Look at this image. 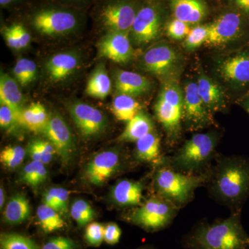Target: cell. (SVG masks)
I'll list each match as a JSON object with an SVG mask.
<instances>
[{
    "instance_id": "6da1fadb",
    "label": "cell",
    "mask_w": 249,
    "mask_h": 249,
    "mask_svg": "<svg viewBox=\"0 0 249 249\" xmlns=\"http://www.w3.org/2000/svg\"><path fill=\"white\" fill-rule=\"evenodd\" d=\"M210 194L232 212H242L249 196V160L242 156H231L217 160L209 171Z\"/></svg>"
},
{
    "instance_id": "7a4b0ae2",
    "label": "cell",
    "mask_w": 249,
    "mask_h": 249,
    "mask_svg": "<svg viewBox=\"0 0 249 249\" xmlns=\"http://www.w3.org/2000/svg\"><path fill=\"white\" fill-rule=\"evenodd\" d=\"M241 213L198 224L186 236L183 245L187 249H249V235L242 225Z\"/></svg>"
},
{
    "instance_id": "3957f363",
    "label": "cell",
    "mask_w": 249,
    "mask_h": 249,
    "mask_svg": "<svg viewBox=\"0 0 249 249\" xmlns=\"http://www.w3.org/2000/svg\"><path fill=\"white\" fill-rule=\"evenodd\" d=\"M209 172L192 175L174 169L165 160L156 171L154 186L157 196H161L178 209L193 199L195 192L207 183Z\"/></svg>"
},
{
    "instance_id": "277c9868",
    "label": "cell",
    "mask_w": 249,
    "mask_h": 249,
    "mask_svg": "<svg viewBox=\"0 0 249 249\" xmlns=\"http://www.w3.org/2000/svg\"><path fill=\"white\" fill-rule=\"evenodd\" d=\"M219 137L214 132L194 134L165 161L178 171L199 175L205 173L215 155ZM208 172V171H207Z\"/></svg>"
},
{
    "instance_id": "5b68a950",
    "label": "cell",
    "mask_w": 249,
    "mask_h": 249,
    "mask_svg": "<svg viewBox=\"0 0 249 249\" xmlns=\"http://www.w3.org/2000/svg\"><path fill=\"white\" fill-rule=\"evenodd\" d=\"M155 112L169 142H176L181 134L183 119V93L176 80H168L163 85L155 103Z\"/></svg>"
},
{
    "instance_id": "8992f818",
    "label": "cell",
    "mask_w": 249,
    "mask_h": 249,
    "mask_svg": "<svg viewBox=\"0 0 249 249\" xmlns=\"http://www.w3.org/2000/svg\"><path fill=\"white\" fill-rule=\"evenodd\" d=\"M178 210L161 196H154L129 213L127 219L147 231H159L171 224Z\"/></svg>"
},
{
    "instance_id": "52a82bcc",
    "label": "cell",
    "mask_w": 249,
    "mask_h": 249,
    "mask_svg": "<svg viewBox=\"0 0 249 249\" xmlns=\"http://www.w3.org/2000/svg\"><path fill=\"white\" fill-rule=\"evenodd\" d=\"M31 24L36 31L46 36L70 34L79 26L78 15L71 10L45 8L36 11L31 17Z\"/></svg>"
},
{
    "instance_id": "ba28073f",
    "label": "cell",
    "mask_w": 249,
    "mask_h": 249,
    "mask_svg": "<svg viewBox=\"0 0 249 249\" xmlns=\"http://www.w3.org/2000/svg\"><path fill=\"white\" fill-rule=\"evenodd\" d=\"M213 113L203 101L197 84L190 82L183 90V119L187 129L198 130L214 124Z\"/></svg>"
},
{
    "instance_id": "9c48e42d",
    "label": "cell",
    "mask_w": 249,
    "mask_h": 249,
    "mask_svg": "<svg viewBox=\"0 0 249 249\" xmlns=\"http://www.w3.org/2000/svg\"><path fill=\"white\" fill-rule=\"evenodd\" d=\"M138 11L125 0H109L100 10L99 19L108 32L129 34Z\"/></svg>"
},
{
    "instance_id": "30bf717a",
    "label": "cell",
    "mask_w": 249,
    "mask_h": 249,
    "mask_svg": "<svg viewBox=\"0 0 249 249\" xmlns=\"http://www.w3.org/2000/svg\"><path fill=\"white\" fill-rule=\"evenodd\" d=\"M42 134L53 144L57 155L64 164H67L73 157L75 143L70 127L59 114L51 115L50 120Z\"/></svg>"
},
{
    "instance_id": "8fae6325",
    "label": "cell",
    "mask_w": 249,
    "mask_h": 249,
    "mask_svg": "<svg viewBox=\"0 0 249 249\" xmlns=\"http://www.w3.org/2000/svg\"><path fill=\"white\" fill-rule=\"evenodd\" d=\"M209 25V35L206 43L208 45L219 47L243 35V21L237 13H227Z\"/></svg>"
},
{
    "instance_id": "7c38bea8",
    "label": "cell",
    "mask_w": 249,
    "mask_h": 249,
    "mask_svg": "<svg viewBox=\"0 0 249 249\" xmlns=\"http://www.w3.org/2000/svg\"><path fill=\"white\" fill-rule=\"evenodd\" d=\"M69 111L80 133L84 137L97 135L106 129V116L97 108L88 103H72Z\"/></svg>"
},
{
    "instance_id": "4fadbf2b",
    "label": "cell",
    "mask_w": 249,
    "mask_h": 249,
    "mask_svg": "<svg viewBox=\"0 0 249 249\" xmlns=\"http://www.w3.org/2000/svg\"><path fill=\"white\" fill-rule=\"evenodd\" d=\"M160 16L153 5L147 4L139 9L131 34L135 42L145 45L155 40L160 30Z\"/></svg>"
},
{
    "instance_id": "5bb4252c",
    "label": "cell",
    "mask_w": 249,
    "mask_h": 249,
    "mask_svg": "<svg viewBox=\"0 0 249 249\" xmlns=\"http://www.w3.org/2000/svg\"><path fill=\"white\" fill-rule=\"evenodd\" d=\"M178 55L169 45L153 46L142 55V66L145 71L159 76L170 74L178 63Z\"/></svg>"
},
{
    "instance_id": "9a60e30c",
    "label": "cell",
    "mask_w": 249,
    "mask_h": 249,
    "mask_svg": "<svg viewBox=\"0 0 249 249\" xmlns=\"http://www.w3.org/2000/svg\"><path fill=\"white\" fill-rule=\"evenodd\" d=\"M98 55L116 63L128 62L134 55L129 34L108 32L98 44Z\"/></svg>"
},
{
    "instance_id": "2e32d148",
    "label": "cell",
    "mask_w": 249,
    "mask_h": 249,
    "mask_svg": "<svg viewBox=\"0 0 249 249\" xmlns=\"http://www.w3.org/2000/svg\"><path fill=\"white\" fill-rule=\"evenodd\" d=\"M121 164V156L114 150L98 153L88 163L85 170L87 179L91 184L101 186L119 169Z\"/></svg>"
},
{
    "instance_id": "e0dca14e",
    "label": "cell",
    "mask_w": 249,
    "mask_h": 249,
    "mask_svg": "<svg viewBox=\"0 0 249 249\" xmlns=\"http://www.w3.org/2000/svg\"><path fill=\"white\" fill-rule=\"evenodd\" d=\"M221 77L237 88L249 85V52L244 51L224 59L218 65Z\"/></svg>"
},
{
    "instance_id": "ac0fdd59",
    "label": "cell",
    "mask_w": 249,
    "mask_h": 249,
    "mask_svg": "<svg viewBox=\"0 0 249 249\" xmlns=\"http://www.w3.org/2000/svg\"><path fill=\"white\" fill-rule=\"evenodd\" d=\"M79 62L78 54L63 52L49 59L46 64V70L52 81H62L74 73L79 66Z\"/></svg>"
},
{
    "instance_id": "d6986e66",
    "label": "cell",
    "mask_w": 249,
    "mask_h": 249,
    "mask_svg": "<svg viewBox=\"0 0 249 249\" xmlns=\"http://www.w3.org/2000/svg\"><path fill=\"white\" fill-rule=\"evenodd\" d=\"M114 84L118 92L129 96H141L151 88L150 80L134 72L119 70L114 75Z\"/></svg>"
},
{
    "instance_id": "ffe728a7",
    "label": "cell",
    "mask_w": 249,
    "mask_h": 249,
    "mask_svg": "<svg viewBox=\"0 0 249 249\" xmlns=\"http://www.w3.org/2000/svg\"><path fill=\"white\" fill-rule=\"evenodd\" d=\"M170 2L175 18L189 24L200 22L207 15L203 0H170Z\"/></svg>"
},
{
    "instance_id": "44dd1931",
    "label": "cell",
    "mask_w": 249,
    "mask_h": 249,
    "mask_svg": "<svg viewBox=\"0 0 249 249\" xmlns=\"http://www.w3.org/2000/svg\"><path fill=\"white\" fill-rule=\"evenodd\" d=\"M143 188V184L141 181L121 180L113 188L111 196L119 206L134 207L142 203Z\"/></svg>"
},
{
    "instance_id": "7402d4cb",
    "label": "cell",
    "mask_w": 249,
    "mask_h": 249,
    "mask_svg": "<svg viewBox=\"0 0 249 249\" xmlns=\"http://www.w3.org/2000/svg\"><path fill=\"white\" fill-rule=\"evenodd\" d=\"M196 84L203 101L213 114L224 110L226 107L225 97L222 88L217 83L202 74L199 76Z\"/></svg>"
},
{
    "instance_id": "603a6c76",
    "label": "cell",
    "mask_w": 249,
    "mask_h": 249,
    "mask_svg": "<svg viewBox=\"0 0 249 249\" xmlns=\"http://www.w3.org/2000/svg\"><path fill=\"white\" fill-rule=\"evenodd\" d=\"M50 118L51 115L42 103H32L23 108L19 116V124L31 132L42 133Z\"/></svg>"
},
{
    "instance_id": "cb8c5ba5",
    "label": "cell",
    "mask_w": 249,
    "mask_h": 249,
    "mask_svg": "<svg viewBox=\"0 0 249 249\" xmlns=\"http://www.w3.org/2000/svg\"><path fill=\"white\" fill-rule=\"evenodd\" d=\"M17 80L7 73L1 72L0 102L13 109L19 116L23 109L24 97Z\"/></svg>"
},
{
    "instance_id": "d4e9b609",
    "label": "cell",
    "mask_w": 249,
    "mask_h": 249,
    "mask_svg": "<svg viewBox=\"0 0 249 249\" xmlns=\"http://www.w3.org/2000/svg\"><path fill=\"white\" fill-rule=\"evenodd\" d=\"M153 131H155V124L151 118L142 111L132 120L127 123L125 128L118 137V141L122 142H137Z\"/></svg>"
},
{
    "instance_id": "484cf974",
    "label": "cell",
    "mask_w": 249,
    "mask_h": 249,
    "mask_svg": "<svg viewBox=\"0 0 249 249\" xmlns=\"http://www.w3.org/2000/svg\"><path fill=\"white\" fill-rule=\"evenodd\" d=\"M111 82L103 63L100 64L93 70L87 84L85 92L88 96L105 99L110 93Z\"/></svg>"
},
{
    "instance_id": "4316f807",
    "label": "cell",
    "mask_w": 249,
    "mask_h": 249,
    "mask_svg": "<svg viewBox=\"0 0 249 249\" xmlns=\"http://www.w3.org/2000/svg\"><path fill=\"white\" fill-rule=\"evenodd\" d=\"M111 110L118 120L127 123L142 111V106L133 96L119 93L111 102Z\"/></svg>"
},
{
    "instance_id": "83f0119b",
    "label": "cell",
    "mask_w": 249,
    "mask_h": 249,
    "mask_svg": "<svg viewBox=\"0 0 249 249\" xmlns=\"http://www.w3.org/2000/svg\"><path fill=\"white\" fill-rule=\"evenodd\" d=\"M31 214V207L25 196L18 194L13 196L5 207L3 219L6 224H19L25 222Z\"/></svg>"
},
{
    "instance_id": "f1b7e54d",
    "label": "cell",
    "mask_w": 249,
    "mask_h": 249,
    "mask_svg": "<svg viewBox=\"0 0 249 249\" xmlns=\"http://www.w3.org/2000/svg\"><path fill=\"white\" fill-rule=\"evenodd\" d=\"M135 157L142 162H154L160 157V138L155 131L136 142Z\"/></svg>"
},
{
    "instance_id": "f546056e",
    "label": "cell",
    "mask_w": 249,
    "mask_h": 249,
    "mask_svg": "<svg viewBox=\"0 0 249 249\" xmlns=\"http://www.w3.org/2000/svg\"><path fill=\"white\" fill-rule=\"evenodd\" d=\"M37 216L41 229L46 233L56 231L65 227V221L60 213L45 204L39 206Z\"/></svg>"
},
{
    "instance_id": "4dcf8cb0",
    "label": "cell",
    "mask_w": 249,
    "mask_h": 249,
    "mask_svg": "<svg viewBox=\"0 0 249 249\" xmlns=\"http://www.w3.org/2000/svg\"><path fill=\"white\" fill-rule=\"evenodd\" d=\"M45 164L37 160H32L24 167L20 175V181L28 186L37 187L45 182L47 170Z\"/></svg>"
},
{
    "instance_id": "1f68e13d",
    "label": "cell",
    "mask_w": 249,
    "mask_h": 249,
    "mask_svg": "<svg viewBox=\"0 0 249 249\" xmlns=\"http://www.w3.org/2000/svg\"><path fill=\"white\" fill-rule=\"evenodd\" d=\"M28 155L33 160H37L44 164H48L56 153L53 144L49 141H32L27 148Z\"/></svg>"
},
{
    "instance_id": "d6a6232c",
    "label": "cell",
    "mask_w": 249,
    "mask_h": 249,
    "mask_svg": "<svg viewBox=\"0 0 249 249\" xmlns=\"http://www.w3.org/2000/svg\"><path fill=\"white\" fill-rule=\"evenodd\" d=\"M14 78L22 86H27L36 79L37 67L35 62L28 58H19L13 70Z\"/></svg>"
},
{
    "instance_id": "836d02e7",
    "label": "cell",
    "mask_w": 249,
    "mask_h": 249,
    "mask_svg": "<svg viewBox=\"0 0 249 249\" xmlns=\"http://www.w3.org/2000/svg\"><path fill=\"white\" fill-rule=\"evenodd\" d=\"M1 249H39L29 237L17 233H5L0 238Z\"/></svg>"
},
{
    "instance_id": "e575fe53",
    "label": "cell",
    "mask_w": 249,
    "mask_h": 249,
    "mask_svg": "<svg viewBox=\"0 0 249 249\" xmlns=\"http://www.w3.org/2000/svg\"><path fill=\"white\" fill-rule=\"evenodd\" d=\"M70 213L80 227L89 224L94 218V211L86 201L78 199L72 204Z\"/></svg>"
},
{
    "instance_id": "d590c367",
    "label": "cell",
    "mask_w": 249,
    "mask_h": 249,
    "mask_svg": "<svg viewBox=\"0 0 249 249\" xmlns=\"http://www.w3.org/2000/svg\"><path fill=\"white\" fill-rule=\"evenodd\" d=\"M209 35V25H199L193 28L185 38L183 46L188 51H194L206 43Z\"/></svg>"
},
{
    "instance_id": "8d00e7d4",
    "label": "cell",
    "mask_w": 249,
    "mask_h": 249,
    "mask_svg": "<svg viewBox=\"0 0 249 249\" xmlns=\"http://www.w3.org/2000/svg\"><path fill=\"white\" fill-rule=\"evenodd\" d=\"M26 150L21 146H8L1 150L0 160L6 168L14 169L17 168L25 157Z\"/></svg>"
},
{
    "instance_id": "74e56055",
    "label": "cell",
    "mask_w": 249,
    "mask_h": 249,
    "mask_svg": "<svg viewBox=\"0 0 249 249\" xmlns=\"http://www.w3.org/2000/svg\"><path fill=\"white\" fill-rule=\"evenodd\" d=\"M104 230L105 227L100 223H89L85 230V240L89 245L98 247L104 240Z\"/></svg>"
},
{
    "instance_id": "f35d334b",
    "label": "cell",
    "mask_w": 249,
    "mask_h": 249,
    "mask_svg": "<svg viewBox=\"0 0 249 249\" xmlns=\"http://www.w3.org/2000/svg\"><path fill=\"white\" fill-rule=\"evenodd\" d=\"M190 25L191 24L175 18L167 25V34L174 40H182L183 38H186V36L191 31Z\"/></svg>"
},
{
    "instance_id": "ab89813d",
    "label": "cell",
    "mask_w": 249,
    "mask_h": 249,
    "mask_svg": "<svg viewBox=\"0 0 249 249\" xmlns=\"http://www.w3.org/2000/svg\"><path fill=\"white\" fill-rule=\"evenodd\" d=\"M47 192L53 199L56 211L62 214L68 213L70 193L66 189L62 188H52Z\"/></svg>"
},
{
    "instance_id": "60d3db41",
    "label": "cell",
    "mask_w": 249,
    "mask_h": 249,
    "mask_svg": "<svg viewBox=\"0 0 249 249\" xmlns=\"http://www.w3.org/2000/svg\"><path fill=\"white\" fill-rule=\"evenodd\" d=\"M0 125L6 130H12L19 124V116L6 105L0 106Z\"/></svg>"
},
{
    "instance_id": "b9f144b4",
    "label": "cell",
    "mask_w": 249,
    "mask_h": 249,
    "mask_svg": "<svg viewBox=\"0 0 249 249\" xmlns=\"http://www.w3.org/2000/svg\"><path fill=\"white\" fill-rule=\"evenodd\" d=\"M74 241L65 237H55L47 241L42 249H76Z\"/></svg>"
},
{
    "instance_id": "7bdbcfd3",
    "label": "cell",
    "mask_w": 249,
    "mask_h": 249,
    "mask_svg": "<svg viewBox=\"0 0 249 249\" xmlns=\"http://www.w3.org/2000/svg\"><path fill=\"white\" fill-rule=\"evenodd\" d=\"M122 231L115 223H109L105 227L104 241L108 245H114L120 241Z\"/></svg>"
},
{
    "instance_id": "ee69618b",
    "label": "cell",
    "mask_w": 249,
    "mask_h": 249,
    "mask_svg": "<svg viewBox=\"0 0 249 249\" xmlns=\"http://www.w3.org/2000/svg\"><path fill=\"white\" fill-rule=\"evenodd\" d=\"M10 27L19 40L21 48L22 49L27 47L30 44L31 36L27 29L21 24H13Z\"/></svg>"
},
{
    "instance_id": "f6af8a7d",
    "label": "cell",
    "mask_w": 249,
    "mask_h": 249,
    "mask_svg": "<svg viewBox=\"0 0 249 249\" xmlns=\"http://www.w3.org/2000/svg\"><path fill=\"white\" fill-rule=\"evenodd\" d=\"M1 34H2L5 42H6L8 47L15 49V50H21L22 49L19 40H18L16 35H15L14 31L11 29L10 25L2 28Z\"/></svg>"
},
{
    "instance_id": "bcb514c9",
    "label": "cell",
    "mask_w": 249,
    "mask_h": 249,
    "mask_svg": "<svg viewBox=\"0 0 249 249\" xmlns=\"http://www.w3.org/2000/svg\"><path fill=\"white\" fill-rule=\"evenodd\" d=\"M234 2L242 12L249 15V0H234Z\"/></svg>"
},
{
    "instance_id": "7dc6e473",
    "label": "cell",
    "mask_w": 249,
    "mask_h": 249,
    "mask_svg": "<svg viewBox=\"0 0 249 249\" xmlns=\"http://www.w3.org/2000/svg\"><path fill=\"white\" fill-rule=\"evenodd\" d=\"M20 1H22V0H0V4L3 7H6V6H9L11 5L16 4V3L19 2Z\"/></svg>"
},
{
    "instance_id": "c3c4849f",
    "label": "cell",
    "mask_w": 249,
    "mask_h": 249,
    "mask_svg": "<svg viewBox=\"0 0 249 249\" xmlns=\"http://www.w3.org/2000/svg\"><path fill=\"white\" fill-rule=\"evenodd\" d=\"M5 202V192L4 188L1 187L0 188V208L2 209Z\"/></svg>"
},
{
    "instance_id": "681fc988",
    "label": "cell",
    "mask_w": 249,
    "mask_h": 249,
    "mask_svg": "<svg viewBox=\"0 0 249 249\" xmlns=\"http://www.w3.org/2000/svg\"><path fill=\"white\" fill-rule=\"evenodd\" d=\"M242 106H243L244 109L248 113L249 115V97L247 98V99L242 103Z\"/></svg>"
},
{
    "instance_id": "f907efd6",
    "label": "cell",
    "mask_w": 249,
    "mask_h": 249,
    "mask_svg": "<svg viewBox=\"0 0 249 249\" xmlns=\"http://www.w3.org/2000/svg\"><path fill=\"white\" fill-rule=\"evenodd\" d=\"M139 249H155L153 248H150V247H142V248Z\"/></svg>"
},
{
    "instance_id": "816d5d0a",
    "label": "cell",
    "mask_w": 249,
    "mask_h": 249,
    "mask_svg": "<svg viewBox=\"0 0 249 249\" xmlns=\"http://www.w3.org/2000/svg\"><path fill=\"white\" fill-rule=\"evenodd\" d=\"M69 1H83V0H69Z\"/></svg>"
},
{
    "instance_id": "f5cc1de1",
    "label": "cell",
    "mask_w": 249,
    "mask_h": 249,
    "mask_svg": "<svg viewBox=\"0 0 249 249\" xmlns=\"http://www.w3.org/2000/svg\"></svg>"
}]
</instances>
